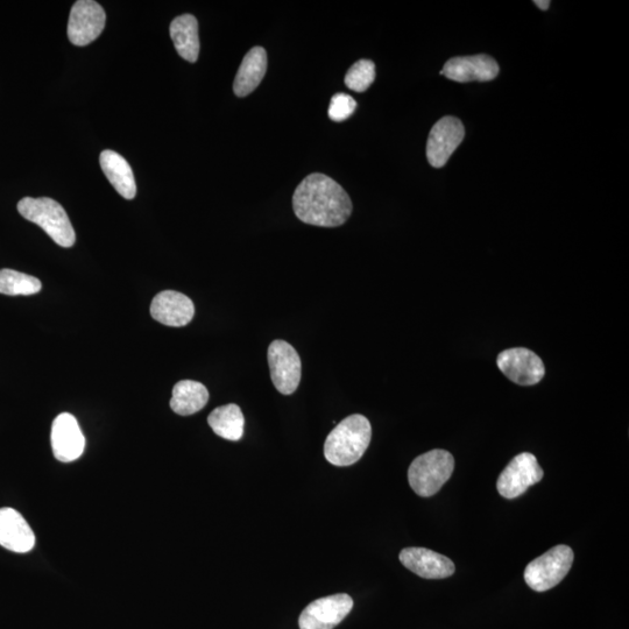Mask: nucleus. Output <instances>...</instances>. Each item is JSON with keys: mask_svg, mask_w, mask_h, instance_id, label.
Masks as SVG:
<instances>
[{"mask_svg": "<svg viewBox=\"0 0 629 629\" xmlns=\"http://www.w3.org/2000/svg\"><path fill=\"white\" fill-rule=\"evenodd\" d=\"M293 209L303 223L337 228L348 221L353 207L341 185L327 175L314 173L295 189Z\"/></svg>", "mask_w": 629, "mask_h": 629, "instance_id": "1", "label": "nucleus"}, {"mask_svg": "<svg viewBox=\"0 0 629 629\" xmlns=\"http://www.w3.org/2000/svg\"><path fill=\"white\" fill-rule=\"evenodd\" d=\"M372 427L365 416H348L331 431L324 443V456L335 466L356 464L369 448Z\"/></svg>", "mask_w": 629, "mask_h": 629, "instance_id": "2", "label": "nucleus"}, {"mask_svg": "<svg viewBox=\"0 0 629 629\" xmlns=\"http://www.w3.org/2000/svg\"><path fill=\"white\" fill-rule=\"evenodd\" d=\"M18 211L27 221L39 225L56 244L62 247H72L75 244L73 225L60 203L48 197H25L19 201Z\"/></svg>", "mask_w": 629, "mask_h": 629, "instance_id": "3", "label": "nucleus"}, {"mask_svg": "<svg viewBox=\"0 0 629 629\" xmlns=\"http://www.w3.org/2000/svg\"><path fill=\"white\" fill-rule=\"evenodd\" d=\"M455 458L447 450L435 449L415 458L408 470V482L418 496H434L448 482Z\"/></svg>", "mask_w": 629, "mask_h": 629, "instance_id": "4", "label": "nucleus"}, {"mask_svg": "<svg viewBox=\"0 0 629 629\" xmlns=\"http://www.w3.org/2000/svg\"><path fill=\"white\" fill-rule=\"evenodd\" d=\"M574 551L568 546H556L527 565L525 581L530 589L546 592L560 584L574 563Z\"/></svg>", "mask_w": 629, "mask_h": 629, "instance_id": "5", "label": "nucleus"}, {"mask_svg": "<svg viewBox=\"0 0 629 629\" xmlns=\"http://www.w3.org/2000/svg\"><path fill=\"white\" fill-rule=\"evenodd\" d=\"M267 359L275 388L284 395H291L298 390L302 363L299 353L293 346L277 339L268 348Z\"/></svg>", "mask_w": 629, "mask_h": 629, "instance_id": "6", "label": "nucleus"}, {"mask_svg": "<svg viewBox=\"0 0 629 629\" xmlns=\"http://www.w3.org/2000/svg\"><path fill=\"white\" fill-rule=\"evenodd\" d=\"M544 472L536 457L529 452L514 457L501 472L497 490L505 499H515L524 494L530 486L540 483Z\"/></svg>", "mask_w": 629, "mask_h": 629, "instance_id": "7", "label": "nucleus"}, {"mask_svg": "<svg viewBox=\"0 0 629 629\" xmlns=\"http://www.w3.org/2000/svg\"><path fill=\"white\" fill-rule=\"evenodd\" d=\"M106 23L103 7L94 0H79L70 11L68 38L75 46H87L102 34Z\"/></svg>", "mask_w": 629, "mask_h": 629, "instance_id": "8", "label": "nucleus"}, {"mask_svg": "<svg viewBox=\"0 0 629 629\" xmlns=\"http://www.w3.org/2000/svg\"><path fill=\"white\" fill-rule=\"evenodd\" d=\"M352 609L353 600L346 593L317 599L301 613L300 629H334Z\"/></svg>", "mask_w": 629, "mask_h": 629, "instance_id": "9", "label": "nucleus"}, {"mask_svg": "<svg viewBox=\"0 0 629 629\" xmlns=\"http://www.w3.org/2000/svg\"><path fill=\"white\" fill-rule=\"evenodd\" d=\"M497 365L508 379L521 386L539 384L546 374L541 358L525 348L501 352L497 358Z\"/></svg>", "mask_w": 629, "mask_h": 629, "instance_id": "10", "label": "nucleus"}, {"mask_svg": "<svg viewBox=\"0 0 629 629\" xmlns=\"http://www.w3.org/2000/svg\"><path fill=\"white\" fill-rule=\"evenodd\" d=\"M465 137L464 125L456 117H443L433 126L427 143V159L434 168L448 164L451 155L462 144Z\"/></svg>", "mask_w": 629, "mask_h": 629, "instance_id": "11", "label": "nucleus"}, {"mask_svg": "<svg viewBox=\"0 0 629 629\" xmlns=\"http://www.w3.org/2000/svg\"><path fill=\"white\" fill-rule=\"evenodd\" d=\"M51 442L53 454L62 463H72L79 459L86 448V438L75 416L62 413L53 422Z\"/></svg>", "mask_w": 629, "mask_h": 629, "instance_id": "12", "label": "nucleus"}, {"mask_svg": "<svg viewBox=\"0 0 629 629\" xmlns=\"http://www.w3.org/2000/svg\"><path fill=\"white\" fill-rule=\"evenodd\" d=\"M499 66L489 55L462 56L450 59L441 70V75L459 83L486 82L496 79Z\"/></svg>", "mask_w": 629, "mask_h": 629, "instance_id": "13", "label": "nucleus"}, {"mask_svg": "<svg viewBox=\"0 0 629 629\" xmlns=\"http://www.w3.org/2000/svg\"><path fill=\"white\" fill-rule=\"evenodd\" d=\"M404 567L426 579H443L455 574V564L447 556L426 548H406L400 553Z\"/></svg>", "mask_w": 629, "mask_h": 629, "instance_id": "14", "label": "nucleus"}, {"mask_svg": "<svg viewBox=\"0 0 629 629\" xmlns=\"http://www.w3.org/2000/svg\"><path fill=\"white\" fill-rule=\"evenodd\" d=\"M151 315L167 327H185L193 321L195 306L185 294L175 291L159 293L152 301Z\"/></svg>", "mask_w": 629, "mask_h": 629, "instance_id": "15", "label": "nucleus"}, {"mask_svg": "<svg viewBox=\"0 0 629 629\" xmlns=\"http://www.w3.org/2000/svg\"><path fill=\"white\" fill-rule=\"evenodd\" d=\"M0 546L18 554L28 553L35 546L32 528L13 508H0Z\"/></svg>", "mask_w": 629, "mask_h": 629, "instance_id": "16", "label": "nucleus"}, {"mask_svg": "<svg viewBox=\"0 0 629 629\" xmlns=\"http://www.w3.org/2000/svg\"><path fill=\"white\" fill-rule=\"evenodd\" d=\"M100 162L102 171L117 193L126 200H133L137 195V185L129 162L110 150L102 152Z\"/></svg>", "mask_w": 629, "mask_h": 629, "instance_id": "17", "label": "nucleus"}, {"mask_svg": "<svg viewBox=\"0 0 629 629\" xmlns=\"http://www.w3.org/2000/svg\"><path fill=\"white\" fill-rule=\"evenodd\" d=\"M267 70V54L263 47H254L238 69L233 91L238 97H245L253 93L263 81Z\"/></svg>", "mask_w": 629, "mask_h": 629, "instance_id": "18", "label": "nucleus"}, {"mask_svg": "<svg viewBox=\"0 0 629 629\" xmlns=\"http://www.w3.org/2000/svg\"><path fill=\"white\" fill-rule=\"evenodd\" d=\"M171 38L182 59L196 62L200 54L199 23L192 14H182L172 21Z\"/></svg>", "mask_w": 629, "mask_h": 629, "instance_id": "19", "label": "nucleus"}, {"mask_svg": "<svg viewBox=\"0 0 629 629\" xmlns=\"http://www.w3.org/2000/svg\"><path fill=\"white\" fill-rule=\"evenodd\" d=\"M209 401L207 387L194 380H182L173 388L172 411L181 416L193 415L206 407Z\"/></svg>", "mask_w": 629, "mask_h": 629, "instance_id": "20", "label": "nucleus"}, {"mask_svg": "<svg viewBox=\"0 0 629 629\" xmlns=\"http://www.w3.org/2000/svg\"><path fill=\"white\" fill-rule=\"evenodd\" d=\"M208 423L214 433L225 440L237 442L243 437L245 419L242 409L235 404L216 408L209 415Z\"/></svg>", "mask_w": 629, "mask_h": 629, "instance_id": "21", "label": "nucleus"}, {"mask_svg": "<svg viewBox=\"0 0 629 629\" xmlns=\"http://www.w3.org/2000/svg\"><path fill=\"white\" fill-rule=\"evenodd\" d=\"M41 281L18 271L0 270V294L9 296L34 295L41 291Z\"/></svg>", "mask_w": 629, "mask_h": 629, "instance_id": "22", "label": "nucleus"}, {"mask_svg": "<svg viewBox=\"0 0 629 629\" xmlns=\"http://www.w3.org/2000/svg\"><path fill=\"white\" fill-rule=\"evenodd\" d=\"M376 80V66L370 60H359L350 69L345 76V86L356 91V93H364L372 86Z\"/></svg>", "mask_w": 629, "mask_h": 629, "instance_id": "23", "label": "nucleus"}, {"mask_svg": "<svg viewBox=\"0 0 629 629\" xmlns=\"http://www.w3.org/2000/svg\"><path fill=\"white\" fill-rule=\"evenodd\" d=\"M357 109V102L350 95L336 94L331 98L329 117L334 122H343L350 118Z\"/></svg>", "mask_w": 629, "mask_h": 629, "instance_id": "24", "label": "nucleus"}, {"mask_svg": "<svg viewBox=\"0 0 629 629\" xmlns=\"http://www.w3.org/2000/svg\"><path fill=\"white\" fill-rule=\"evenodd\" d=\"M534 4L543 11L548 10L550 6L549 0H535Z\"/></svg>", "mask_w": 629, "mask_h": 629, "instance_id": "25", "label": "nucleus"}]
</instances>
